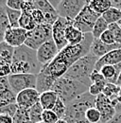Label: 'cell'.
<instances>
[{"mask_svg": "<svg viewBox=\"0 0 121 123\" xmlns=\"http://www.w3.org/2000/svg\"><path fill=\"white\" fill-rule=\"evenodd\" d=\"M94 40L95 38L92 33L84 34L83 41L80 44L65 46L49 64L43 67V70L40 73L45 74L52 80L56 81L58 79L64 76L74 63L90 53Z\"/></svg>", "mask_w": 121, "mask_h": 123, "instance_id": "cell-1", "label": "cell"}, {"mask_svg": "<svg viewBox=\"0 0 121 123\" xmlns=\"http://www.w3.org/2000/svg\"><path fill=\"white\" fill-rule=\"evenodd\" d=\"M12 74H32L38 75L43 70V65L37 58V51L26 45L14 49L12 62Z\"/></svg>", "mask_w": 121, "mask_h": 123, "instance_id": "cell-2", "label": "cell"}, {"mask_svg": "<svg viewBox=\"0 0 121 123\" xmlns=\"http://www.w3.org/2000/svg\"><path fill=\"white\" fill-rule=\"evenodd\" d=\"M97 97L87 92L66 105L63 120L67 123H89L86 119V113L90 108L96 107Z\"/></svg>", "mask_w": 121, "mask_h": 123, "instance_id": "cell-3", "label": "cell"}, {"mask_svg": "<svg viewBox=\"0 0 121 123\" xmlns=\"http://www.w3.org/2000/svg\"><path fill=\"white\" fill-rule=\"evenodd\" d=\"M51 90L56 93L58 98L67 105L81 95L88 92L89 87L73 79L62 76L55 81Z\"/></svg>", "mask_w": 121, "mask_h": 123, "instance_id": "cell-4", "label": "cell"}, {"mask_svg": "<svg viewBox=\"0 0 121 123\" xmlns=\"http://www.w3.org/2000/svg\"><path fill=\"white\" fill-rule=\"evenodd\" d=\"M98 61V58L89 53L83 58L79 59L74 63L69 70L65 73L64 76L73 79L77 81L83 83L84 85L90 87L92 85L91 75L96 69V64Z\"/></svg>", "mask_w": 121, "mask_h": 123, "instance_id": "cell-5", "label": "cell"}, {"mask_svg": "<svg viewBox=\"0 0 121 123\" xmlns=\"http://www.w3.org/2000/svg\"><path fill=\"white\" fill-rule=\"evenodd\" d=\"M52 27L51 25L44 24L37 26L33 31H29L25 45L31 49L37 50L46 42L52 40Z\"/></svg>", "mask_w": 121, "mask_h": 123, "instance_id": "cell-6", "label": "cell"}, {"mask_svg": "<svg viewBox=\"0 0 121 123\" xmlns=\"http://www.w3.org/2000/svg\"><path fill=\"white\" fill-rule=\"evenodd\" d=\"M89 4L85 0H61L56 8L58 15L70 21H74L82 9Z\"/></svg>", "mask_w": 121, "mask_h": 123, "instance_id": "cell-7", "label": "cell"}, {"mask_svg": "<svg viewBox=\"0 0 121 123\" xmlns=\"http://www.w3.org/2000/svg\"><path fill=\"white\" fill-rule=\"evenodd\" d=\"M100 17L101 15L95 12L88 4L82 9V11L79 12V14L77 16V18L73 21V25L81 32H83L84 34L92 33L93 28H94L96 22Z\"/></svg>", "mask_w": 121, "mask_h": 123, "instance_id": "cell-8", "label": "cell"}, {"mask_svg": "<svg viewBox=\"0 0 121 123\" xmlns=\"http://www.w3.org/2000/svg\"><path fill=\"white\" fill-rule=\"evenodd\" d=\"M9 82L12 89L17 95L27 89H36L37 75L32 74H11L9 77Z\"/></svg>", "mask_w": 121, "mask_h": 123, "instance_id": "cell-9", "label": "cell"}, {"mask_svg": "<svg viewBox=\"0 0 121 123\" xmlns=\"http://www.w3.org/2000/svg\"><path fill=\"white\" fill-rule=\"evenodd\" d=\"M71 24H73V21L59 17V19L52 27V39L57 45L60 51L68 46V42L65 38V31L66 28Z\"/></svg>", "mask_w": 121, "mask_h": 123, "instance_id": "cell-10", "label": "cell"}, {"mask_svg": "<svg viewBox=\"0 0 121 123\" xmlns=\"http://www.w3.org/2000/svg\"><path fill=\"white\" fill-rule=\"evenodd\" d=\"M36 51H37L38 61L43 66L49 64L57 57V55L60 52L58 46L53 41V39L46 42L43 46H41Z\"/></svg>", "mask_w": 121, "mask_h": 123, "instance_id": "cell-11", "label": "cell"}, {"mask_svg": "<svg viewBox=\"0 0 121 123\" xmlns=\"http://www.w3.org/2000/svg\"><path fill=\"white\" fill-rule=\"evenodd\" d=\"M96 108L101 115V123H107L116 115L115 108L114 107L111 99L103 94H100L97 97Z\"/></svg>", "mask_w": 121, "mask_h": 123, "instance_id": "cell-12", "label": "cell"}, {"mask_svg": "<svg viewBox=\"0 0 121 123\" xmlns=\"http://www.w3.org/2000/svg\"><path fill=\"white\" fill-rule=\"evenodd\" d=\"M28 32L29 31L21 28H10L6 31L2 42H6L11 46L17 48L25 45L28 38Z\"/></svg>", "mask_w": 121, "mask_h": 123, "instance_id": "cell-13", "label": "cell"}, {"mask_svg": "<svg viewBox=\"0 0 121 123\" xmlns=\"http://www.w3.org/2000/svg\"><path fill=\"white\" fill-rule=\"evenodd\" d=\"M41 94L36 89H27L17 94L16 103L19 107L24 109H30L40 101Z\"/></svg>", "mask_w": 121, "mask_h": 123, "instance_id": "cell-14", "label": "cell"}, {"mask_svg": "<svg viewBox=\"0 0 121 123\" xmlns=\"http://www.w3.org/2000/svg\"><path fill=\"white\" fill-rule=\"evenodd\" d=\"M16 98H17V95L12 89L8 77H1L0 79V107L16 103Z\"/></svg>", "mask_w": 121, "mask_h": 123, "instance_id": "cell-15", "label": "cell"}, {"mask_svg": "<svg viewBox=\"0 0 121 123\" xmlns=\"http://www.w3.org/2000/svg\"><path fill=\"white\" fill-rule=\"evenodd\" d=\"M118 48H121V45L119 44L106 45L100 39H95L93 42V45L91 46L90 53L93 54L94 56L97 57L98 59H100L103 56H105L106 54H108L109 52H111L115 49H118Z\"/></svg>", "mask_w": 121, "mask_h": 123, "instance_id": "cell-16", "label": "cell"}, {"mask_svg": "<svg viewBox=\"0 0 121 123\" xmlns=\"http://www.w3.org/2000/svg\"><path fill=\"white\" fill-rule=\"evenodd\" d=\"M119 63H121V48L115 49L106 54L102 58L98 59L96 64V70L99 71L106 65H117Z\"/></svg>", "mask_w": 121, "mask_h": 123, "instance_id": "cell-17", "label": "cell"}, {"mask_svg": "<svg viewBox=\"0 0 121 123\" xmlns=\"http://www.w3.org/2000/svg\"><path fill=\"white\" fill-rule=\"evenodd\" d=\"M65 38L70 46H77L83 41L84 33L77 29L73 24L69 25L65 31Z\"/></svg>", "mask_w": 121, "mask_h": 123, "instance_id": "cell-18", "label": "cell"}, {"mask_svg": "<svg viewBox=\"0 0 121 123\" xmlns=\"http://www.w3.org/2000/svg\"><path fill=\"white\" fill-rule=\"evenodd\" d=\"M99 71L106 79L107 82L116 84V81L121 72V63L117 65H106L102 67Z\"/></svg>", "mask_w": 121, "mask_h": 123, "instance_id": "cell-19", "label": "cell"}, {"mask_svg": "<svg viewBox=\"0 0 121 123\" xmlns=\"http://www.w3.org/2000/svg\"><path fill=\"white\" fill-rule=\"evenodd\" d=\"M14 49L6 42L0 43V65H12Z\"/></svg>", "mask_w": 121, "mask_h": 123, "instance_id": "cell-20", "label": "cell"}, {"mask_svg": "<svg viewBox=\"0 0 121 123\" xmlns=\"http://www.w3.org/2000/svg\"><path fill=\"white\" fill-rule=\"evenodd\" d=\"M58 96L55 92L52 90L46 91L45 93H42L40 96V103L43 106L44 110H53L57 100H58Z\"/></svg>", "mask_w": 121, "mask_h": 123, "instance_id": "cell-21", "label": "cell"}, {"mask_svg": "<svg viewBox=\"0 0 121 123\" xmlns=\"http://www.w3.org/2000/svg\"><path fill=\"white\" fill-rule=\"evenodd\" d=\"M11 28V24L6 12V1H0V33H1V42L4 39L6 31Z\"/></svg>", "mask_w": 121, "mask_h": 123, "instance_id": "cell-22", "label": "cell"}, {"mask_svg": "<svg viewBox=\"0 0 121 123\" xmlns=\"http://www.w3.org/2000/svg\"><path fill=\"white\" fill-rule=\"evenodd\" d=\"M90 8L97 13L102 16L103 13L113 7L112 0H92L89 1Z\"/></svg>", "mask_w": 121, "mask_h": 123, "instance_id": "cell-23", "label": "cell"}, {"mask_svg": "<svg viewBox=\"0 0 121 123\" xmlns=\"http://www.w3.org/2000/svg\"><path fill=\"white\" fill-rule=\"evenodd\" d=\"M44 108L41 105L40 101L33 105L31 108L29 109V115H30V122L31 123H39L43 122V113Z\"/></svg>", "mask_w": 121, "mask_h": 123, "instance_id": "cell-24", "label": "cell"}, {"mask_svg": "<svg viewBox=\"0 0 121 123\" xmlns=\"http://www.w3.org/2000/svg\"><path fill=\"white\" fill-rule=\"evenodd\" d=\"M102 18L109 25L118 23L121 20V11L115 8V7H112L111 9H109L105 13L102 14Z\"/></svg>", "mask_w": 121, "mask_h": 123, "instance_id": "cell-25", "label": "cell"}, {"mask_svg": "<svg viewBox=\"0 0 121 123\" xmlns=\"http://www.w3.org/2000/svg\"><path fill=\"white\" fill-rule=\"evenodd\" d=\"M108 30H109V24L101 16L96 22V24H95V26L93 28V31H92V34H93L95 39H99L101 37V35Z\"/></svg>", "mask_w": 121, "mask_h": 123, "instance_id": "cell-26", "label": "cell"}, {"mask_svg": "<svg viewBox=\"0 0 121 123\" xmlns=\"http://www.w3.org/2000/svg\"><path fill=\"white\" fill-rule=\"evenodd\" d=\"M19 27L21 29L26 30L27 31H31L37 27V25L34 22V20L31 16V13L22 12V16H21L20 21H19Z\"/></svg>", "mask_w": 121, "mask_h": 123, "instance_id": "cell-27", "label": "cell"}, {"mask_svg": "<svg viewBox=\"0 0 121 123\" xmlns=\"http://www.w3.org/2000/svg\"><path fill=\"white\" fill-rule=\"evenodd\" d=\"M33 5H34V8L36 10H39V11L43 12L45 14V13H55V12H57L55 8L47 0H35V1H33Z\"/></svg>", "mask_w": 121, "mask_h": 123, "instance_id": "cell-28", "label": "cell"}, {"mask_svg": "<svg viewBox=\"0 0 121 123\" xmlns=\"http://www.w3.org/2000/svg\"><path fill=\"white\" fill-rule=\"evenodd\" d=\"M6 12H7V15H8L10 24H11V28H20L19 27V21H20V18L22 16V12L16 11V10H12V9L8 8L7 5H6Z\"/></svg>", "mask_w": 121, "mask_h": 123, "instance_id": "cell-29", "label": "cell"}, {"mask_svg": "<svg viewBox=\"0 0 121 123\" xmlns=\"http://www.w3.org/2000/svg\"><path fill=\"white\" fill-rule=\"evenodd\" d=\"M121 90V87L118 86L117 84H114V83H110V82H107L105 88L103 90V95H105L106 97H108L111 100L115 99L116 98V96L119 94Z\"/></svg>", "mask_w": 121, "mask_h": 123, "instance_id": "cell-30", "label": "cell"}, {"mask_svg": "<svg viewBox=\"0 0 121 123\" xmlns=\"http://www.w3.org/2000/svg\"><path fill=\"white\" fill-rule=\"evenodd\" d=\"M13 123H31L29 115V110L19 107L17 113L13 117Z\"/></svg>", "mask_w": 121, "mask_h": 123, "instance_id": "cell-31", "label": "cell"}, {"mask_svg": "<svg viewBox=\"0 0 121 123\" xmlns=\"http://www.w3.org/2000/svg\"><path fill=\"white\" fill-rule=\"evenodd\" d=\"M86 119L89 123H101V115L96 107L90 108L86 113Z\"/></svg>", "mask_w": 121, "mask_h": 123, "instance_id": "cell-32", "label": "cell"}, {"mask_svg": "<svg viewBox=\"0 0 121 123\" xmlns=\"http://www.w3.org/2000/svg\"><path fill=\"white\" fill-rule=\"evenodd\" d=\"M106 84H107V81H101V82H96V83H93L89 87V91L92 96L94 97H97L98 95L102 94L103 90L105 88Z\"/></svg>", "mask_w": 121, "mask_h": 123, "instance_id": "cell-33", "label": "cell"}, {"mask_svg": "<svg viewBox=\"0 0 121 123\" xmlns=\"http://www.w3.org/2000/svg\"><path fill=\"white\" fill-rule=\"evenodd\" d=\"M18 109H19V106L17 105V103L9 104L4 107H0V115H6V116L13 117L14 115L17 113Z\"/></svg>", "mask_w": 121, "mask_h": 123, "instance_id": "cell-34", "label": "cell"}, {"mask_svg": "<svg viewBox=\"0 0 121 123\" xmlns=\"http://www.w3.org/2000/svg\"><path fill=\"white\" fill-rule=\"evenodd\" d=\"M52 111L58 116V117L60 119H62L64 115H65V112H66V104L61 99L58 98V100H57V102H56V104H55Z\"/></svg>", "mask_w": 121, "mask_h": 123, "instance_id": "cell-35", "label": "cell"}, {"mask_svg": "<svg viewBox=\"0 0 121 123\" xmlns=\"http://www.w3.org/2000/svg\"><path fill=\"white\" fill-rule=\"evenodd\" d=\"M60 120L58 116L52 110H45L43 113V122L44 123H57Z\"/></svg>", "mask_w": 121, "mask_h": 123, "instance_id": "cell-36", "label": "cell"}, {"mask_svg": "<svg viewBox=\"0 0 121 123\" xmlns=\"http://www.w3.org/2000/svg\"><path fill=\"white\" fill-rule=\"evenodd\" d=\"M31 16H32V18H33V20H34V22L36 23L37 26L45 24V16L43 12L35 9V10L32 11Z\"/></svg>", "mask_w": 121, "mask_h": 123, "instance_id": "cell-37", "label": "cell"}, {"mask_svg": "<svg viewBox=\"0 0 121 123\" xmlns=\"http://www.w3.org/2000/svg\"><path fill=\"white\" fill-rule=\"evenodd\" d=\"M109 30L114 33L115 43L121 45V28L119 27V25L117 23L111 24V25H109Z\"/></svg>", "mask_w": 121, "mask_h": 123, "instance_id": "cell-38", "label": "cell"}, {"mask_svg": "<svg viewBox=\"0 0 121 123\" xmlns=\"http://www.w3.org/2000/svg\"><path fill=\"white\" fill-rule=\"evenodd\" d=\"M99 39H100L104 44H106V45H115V44H116V43H115V36H114V33L110 31V30L106 31L105 32L101 35V37H100Z\"/></svg>", "mask_w": 121, "mask_h": 123, "instance_id": "cell-39", "label": "cell"}, {"mask_svg": "<svg viewBox=\"0 0 121 123\" xmlns=\"http://www.w3.org/2000/svg\"><path fill=\"white\" fill-rule=\"evenodd\" d=\"M22 4H23V1L21 0H7L6 1V5L8 8L12 10H16V11H21Z\"/></svg>", "mask_w": 121, "mask_h": 123, "instance_id": "cell-40", "label": "cell"}, {"mask_svg": "<svg viewBox=\"0 0 121 123\" xmlns=\"http://www.w3.org/2000/svg\"><path fill=\"white\" fill-rule=\"evenodd\" d=\"M91 81H92V84L93 83H96V82H101V81H107L106 79L103 77V75L100 73V71H97V70H94V72L92 73L91 75Z\"/></svg>", "mask_w": 121, "mask_h": 123, "instance_id": "cell-41", "label": "cell"}, {"mask_svg": "<svg viewBox=\"0 0 121 123\" xmlns=\"http://www.w3.org/2000/svg\"><path fill=\"white\" fill-rule=\"evenodd\" d=\"M0 74L1 77H9L12 74L11 65H0Z\"/></svg>", "mask_w": 121, "mask_h": 123, "instance_id": "cell-42", "label": "cell"}, {"mask_svg": "<svg viewBox=\"0 0 121 123\" xmlns=\"http://www.w3.org/2000/svg\"><path fill=\"white\" fill-rule=\"evenodd\" d=\"M0 123H13V117L6 115H0Z\"/></svg>", "mask_w": 121, "mask_h": 123, "instance_id": "cell-43", "label": "cell"}, {"mask_svg": "<svg viewBox=\"0 0 121 123\" xmlns=\"http://www.w3.org/2000/svg\"><path fill=\"white\" fill-rule=\"evenodd\" d=\"M107 123H121V113H116V115Z\"/></svg>", "mask_w": 121, "mask_h": 123, "instance_id": "cell-44", "label": "cell"}, {"mask_svg": "<svg viewBox=\"0 0 121 123\" xmlns=\"http://www.w3.org/2000/svg\"><path fill=\"white\" fill-rule=\"evenodd\" d=\"M112 3H113V7L121 11V0H113Z\"/></svg>", "mask_w": 121, "mask_h": 123, "instance_id": "cell-45", "label": "cell"}, {"mask_svg": "<svg viewBox=\"0 0 121 123\" xmlns=\"http://www.w3.org/2000/svg\"><path fill=\"white\" fill-rule=\"evenodd\" d=\"M116 84H117L118 86H120V87H121V72H120L119 77H118V80H117V81H116Z\"/></svg>", "mask_w": 121, "mask_h": 123, "instance_id": "cell-46", "label": "cell"}, {"mask_svg": "<svg viewBox=\"0 0 121 123\" xmlns=\"http://www.w3.org/2000/svg\"><path fill=\"white\" fill-rule=\"evenodd\" d=\"M57 123H67V122H66L65 120H63V119H60Z\"/></svg>", "mask_w": 121, "mask_h": 123, "instance_id": "cell-47", "label": "cell"}, {"mask_svg": "<svg viewBox=\"0 0 121 123\" xmlns=\"http://www.w3.org/2000/svg\"><path fill=\"white\" fill-rule=\"evenodd\" d=\"M117 24L119 25V27H120V28H121V20H120V21H119V22H118V23H117Z\"/></svg>", "mask_w": 121, "mask_h": 123, "instance_id": "cell-48", "label": "cell"}, {"mask_svg": "<svg viewBox=\"0 0 121 123\" xmlns=\"http://www.w3.org/2000/svg\"><path fill=\"white\" fill-rule=\"evenodd\" d=\"M39 123H44V122H39Z\"/></svg>", "mask_w": 121, "mask_h": 123, "instance_id": "cell-49", "label": "cell"}]
</instances>
